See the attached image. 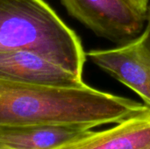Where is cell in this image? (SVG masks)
<instances>
[{
    "mask_svg": "<svg viewBox=\"0 0 150 149\" xmlns=\"http://www.w3.org/2000/svg\"><path fill=\"white\" fill-rule=\"evenodd\" d=\"M149 111L147 105L98 90L84 83L54 87L0 78V126L50 124L92 129Z\"/></svg>",
    "mask_w": 150,
    "mask_h": 149,
    "instance_id": "obj_1",
    "label": "cell"
},
{
    "mask_svg": "<svg viewBox=\"0 0 150 149\" xmlns=\"http://www.w3.org/2000/svg\"><path fill=\"white\" fill-rule=\"evenodd\" d=\"M0 50L36 53L80 78L86 59L78 36L44 0H0Z\"/></svg>",
    "mask_w": 150,
    "mask_h": 149,
    "instance_id": "obj_2",
    "label": "cell"
},
{
    "mask_svg": "<svg viewBox=\"0 0 150 149\" xmlns=\"http://www.w3.org/2000/svg\"><path fill=\"white\" fill-rule=\"evenodd\" d=\"M68 12L97 35L120 45L138 37L147 15L128 0H61Z\"/></svg>",
    "mask_w": 150,
    "mask_h": 149,
    "instance_id": "obj_3",
    "label": "cell"
},
{
    "mask_svg": "<svg viewBox=\"0 0 150 149\" xmlns=\"http://www.w3.org/2000/svg\"><path fill=\"white\" fill-rule=\"evenodd\" d=\"M101 69L126 85L150 106V26L135 39L114 48L87 53Z\"/></svg>",
    "mask_w": 150,
    "mask_h": 149,
    "instance_id": "obj_4",
    "label": "cell"
},
{
    "mask_svg": "<svg viewBox=\"0 0 150 149\" xmlns=\"http://www.w3.org/2000/svg\"><path fill=\"white\" fill-rule=\"evenodd\" d=\"M0 78L30 84L69 87L83 79L47 58L26 50H0Z\"/></svg>",
    "mask_w": 150,
    "mask_h": 149,
    "instance_id": "obj_5",
    "label": "cell"
},
{
    "mask_svg": "<svg viewBox=\"0 0 150 149\" xmlns=\"http://www.w3.org/2000/svg\"><path fill=\"white\" fill-rule=\"evenodd\" d=\"M91 132V129L64 125L0 126V149H57Z\"/></svg>",
    "mask_w": 150,
    "mask_h": 149,
    "instance_id": "obj_6",
    "label": "cell"
},
{
    "mask_svg": "<svg viewBox=\"0 0 150 149\" xmlns=\"http://www.w3.org/2000/svg\"><path fill=\"white\" fill-rule=\"evenodd\" d=\"M57 149H150V111Z\"/></svg>",
    "mask_w": 150,
    "mask_h": 149,
    "instance_id": "obj_7",
    "label": "cell"
},
{
    "mask_svg": "<svg viewBox=\"0 0 150 149\" xmlns=\"http://www.w3.org/2000/svg\"><path fill=\"white\" fill-rule=\"evenodd\" d=\"M139 11L147 15V11L150 0H128Z\"/></svg>",
    "mask_w": 150,
    "mask_h": 149,
    "instance_id": "obj_8",
    "label": "cell"
},
{
    "mask_svg": "<svg viewBox=\"0 0 150 149\" xmlns=\"http://www.w3.org/2000/svg\"><path fill=\"white\" fill-rule=\"evenodd\" d=\"M147 25L150 26V1L149 4V7H148V11H147Z\"/></svg>",
    "mask_w": 150,
    "mask_h": 149,
    "instance_id": "obj_9",
    "label": "cell"
}]
</instances>
